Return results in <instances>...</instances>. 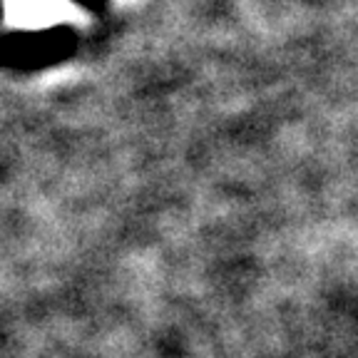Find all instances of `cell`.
I'll use <instances>...</instances> for the list:
<instances>
[{
	"instance_id": "1",
	"label": "cell",
	"mask_w": 358,
	"mask_h": 358,
	"mask_svg": "<svg viewBox=\"0 0 358 358\" xmlns=\"http://www.w3.org/2000/svg\"><path fill=\"white\" fill-rule=\"evenodd\" d=\"M10 17L20 25L28 28H40V25H50L65 17L70 10L65 0H10L8 3Z\"/></svg>"
}]
</instances>
